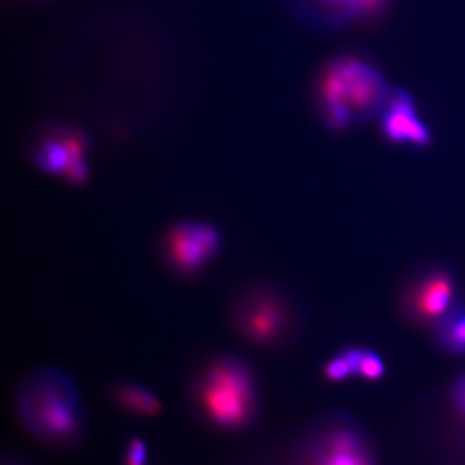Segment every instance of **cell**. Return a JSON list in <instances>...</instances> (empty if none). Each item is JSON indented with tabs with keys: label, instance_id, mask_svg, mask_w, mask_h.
I'll return each instance as SVG.
<instances>
[{
	"label": "cell",
	"instance_id": "cell-1",
	"mask_svg": "<svg viewBox=\"0 0 465 465\" xmlns=\"http://www.w3.org/2000/svg\"><path fill=\"white\" fill-rule=\"evenodd\" d=\"M16 411L24 428L50 445H72L85 427L84 400L72 376L56 366L34 369L16 391Z\"/></svg>",
	"mask_w": 465,
	"mask_h": 465
},
{
	"label": "cell",
	"instance_id": "cell-2",
	"mask_svg": "<svg viewBox=\"0 0 465 465\" xmlns=\"http://www.w3.org/2000/svg\"><path fill=\"white\" fill-rule=\"evenodd\" d=\"M391 85L381 70L354 54H341L324 64L316 84L318 113L324 125L344 131L378 119Z\"/></svg>",
	"mask_w": 465,
	"mask_h": 465
},
{
	"label": "cell",
	"instance_id": "cell-3",
	"mask_svg": "<svg viewBox=\"0 0 465 465\" xmlns=\"http://www.w3.org/2000/svg\"><path fill=\"white\" fill-rule=\"evenodd\" d=\"M193 405L208 424L240 430L258 418L259 382L246 360L220 354L207 360L191 384Z\"/></svg>",
	"mask_w": 465,
	"mask_h": 465
},
{
	"label": "cell",
	"instance_id": "cell-4",
	"mask_svg": "<svg viewBox=\"0 0 465 465\" xmlns=\"http://www.w3.org/2000/svg\"><path fill=\"white\" fill-rule=\"evenodd\" d=\"M228 316L242 341L262 349L289 348L304 332V311L298 299L273 284L242 289L232 298Z\"/></svg>",
	"mask_w": 465,
	"mask_h": 465
},
{
	"label": "cell",
	"instance_id": "cell-5",
	"mask_svg": "<svg viewBox=\"0 0 465 465\" xmlns=\"http://www.w3.org/2000/svg\"><path fill=\"white\" fill-rule=\"evenodd\" d=\"M459 299V281L454 271L445 265L428 264L403 280L397 292L396 309L407 326L432 331Z\"/></svg>",
	"mask_w": 465,
	"mask_h": 465
},
{
	"label": "cell",
	"instance_id": "cell-6",
	"mask_svg": "<svg viewBox=\"0 0 465 465\" xmlns=\"http://www.w3.org/2000/svg\"><path fill=\"white\" fill-rule=\"evenodd\" d=\"M223 249V232L207 220L183 219L168 225L159 241V253L168 271L195 278L213 264Z\"/></svg>",
	"mask_w": 465,
	"mask_h": 465
},
{
	"label": "cell",
	"instance_id": "cell-7",
	"mask_svg": "<svg viewBox=\"0 0 465 465\" xmlns=\"http://www.w3.org/2000/svg\"><path fill=\"white\" fill-rule=\"evenodd\" d=\"M378 121L382 137L391 145L423 150L432 143V130L421 118L414 97L402 88L391 87Z\"/></svg>",
	"mask_w": 465,
	"mask_h": 465
},
{
	"label": "cell",
	"instance_id": "cell-8",
	"mask_svg": "<svg viewBox=\"0 0 465 465\" xmlns=\"http://www.w3.org/2000/svg\"><path fill=\"white\" fill-rule=\"evenodd\" d=\"M390 0H290L296 16L322 32L372 20L382 14Z\"/></svg>",
	"mask_w": 465,
	"mask_h": 465
},
{
	"label": "cell",
	"instance_id": "cell-9",
	"mask_svg": "<svg viewBox=\"0 0 465 465\" xmlns=\"http://www.w3.org/2000/svg\"><path fill=\"white\" fill-rule=\"evenodd\" d=\"M309 465H374L362 432L345 419H331L314 437Z\"/></svg>",
	"mask_w": 465,
	"mask_h": 465
},
{
	"label": "cell",
	"instance_id": "cell-10",
	"mask_svg": "<svg viewBox=\"0 0 465 465\" xmlns=\"http://www.w3.org/2000/svg\"><path fill=\"white\" fill-rule=\"evenodd\" d=\"M430 332L434 345L446 356L465 357V299H459Z\"/></svg>",
	"mask_w": 465,
	"mask_h": 465
},
{
	"label": "cell",
	"instance_id": "cell-11",
	"mask_svg": "<svg viewBox=\"0 0 465 465\" xmlns=\"http://www.w3.org/2000/svg\"><path fill=\"white\" fill-rule=\"evenodd\" d=\"M116 405L134 415L155 416L161 412L162 402L154 391L143 382L124 381L116 382L113 390Z\"/></svg>",
	"mask_w": 465,
	"mask_h": 465
},
{
	"label": "cell",
	"instance_id": "cell-12",
	"mask_svg": "<svg viewBox=\"0 0 465 465\" xmlns=\"http://www.w3.org/2000/svg\"><path fill=\"white\" fill-rule=\"evenodd\" d=\"M353 369L354 378L366 382L381 381L387 372L384 358L375 349L365 345H345L342 347Z\"/></svg>",
	"mask_w": 465,
	"mask_h": 465
},
{
	"label": "cell",
	"instance_id": "cell-13",
	"mask_svg": "<svg viewBox=\"0 0 465 465\" xmlns=\"http://www.w3.org/2000/svg\"><path fill=\"white\" fill-rule=\"evenodd\" d=\"M34 163L43 173L63 176L70 164V155L60 134L45 140L34 153Z\"/></svg>",
	"mask_w": 465,
	"mask_h": 465
},
{
	"label": "cell",
	"instance_id": "cell-14",
	"mask_svg": "<svg viewBox=\"0 0 465 465\" xmlns=\"http://www.w3.org/2000/svg\"><path fill=\"white\" fill-rule=\"evenodd\" d=\"M322 375L327 381L333 382V384L354 378L353 369L341 348L323 363Z\"/></svg>",
	"mask_w": 465,
	"mask_h": 465
},
{
	"label": "cell",
	"instance_id": "cell-15",
	"mask_svg": "<svg viewBox=\"0 0 465 465\" xmlns=\"http://www.w3.org/2000/svg\"><path fill=\"white\" fill-rule=\"evenodd\" d=\"M450 402L455 414L465 421V371L452 382L450 390Z\"/></svg>",
	"mask_w": 465,
	"mask_h": 465
},
{
	"label": "cell",
	"instance_id": "cell-16",
	"mask_svg": "<svg viewBox=\"0 0 465 465\" xmlns=\"http://www.w3.org/2000/svg\"><path fill=\"white\" fill-rule=\"evenodd\" d=\"M148 463V446L140 439H133L125 449V464L146 465Z\"/></svg>",
	"mask_w": 465,
	"mask_h": 465
}]
</instances>
